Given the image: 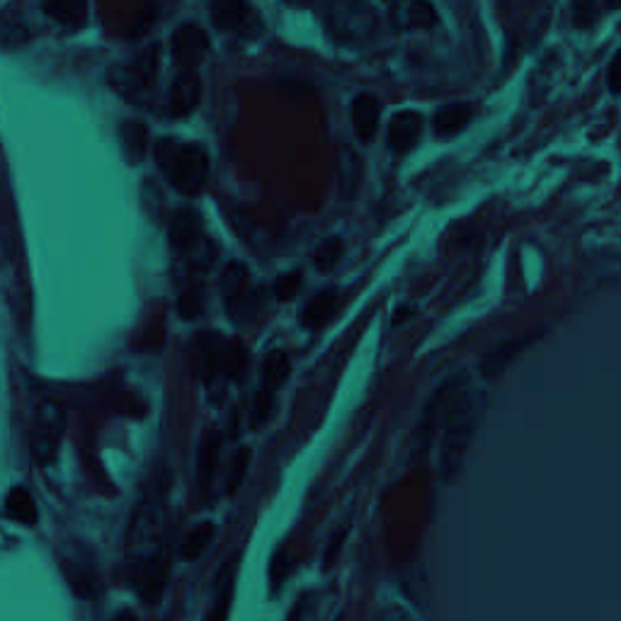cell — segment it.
<instances>
[{
	"label": "cell",
	"mask_w": 621,
	"mask_h": 621,
	"mask_svg": "<svg viewBox=\"0 0 621 621\" xmlns=\"http://www.w3.org/2000/svg\"><path fill=\"white\" fill-rule=\"evenodd\" d=\"M126 581L144 603H161L167 583V556L163 544V490H146L134 508L126 542Z\"/></svg>",
	"instance_id": "obj_1"
},
{
	"label": "cell",
	"mask_w": 621,
	"mask_h": 621,
	"mask_svg": "<svg viewBox=\"0 0 621 621\" xmlns=\"http://www.w3.org/2000/svg\"><path fill=\"white\" fill-rule=\"evenodd\" d=\"M234 581H236L234 561H226L224 566H221V571L214 581L212 607H209L204 621H226L228 607H231V595H234Z\"/></svg>",
	"instance_id": "obj_16"
},
{
	"label": "cell",
	"mask_w": 621,
	"mask_h": 621,
	"mask_svg": "<svg viewBox=\"0 0 621 621\" xmlns=\"http://www.w3.org/2000/svg\"><path fill=\"white\" fill-rule=\"evenodd\" d=\"M158 76V45L146 47L136 57L112 63L108 83L112 90L124 95L126 100H139L146 90H151Z\"/></svg>",
	"instance_id": "obj_5"
},
{
	"label": "cell",
	"mask_w": 621,
	"mask_h": 621,
	"mask_svg": "<svg viewBox=\"0 0 621 621\" xmlns=\"http://www.w3.org/2000/svg\"><path fill=\"white\" fill-rule=\"evenodd\" d=\"M423 114L415 110L396 112L392 124H388V149L394 153L413 151L420 141V134H423Z\"/></svg>",
	"instance_id": "obj_10"
},
{
	"label": "cell",
	"mask_w": 621,
	"mask_h": 621,
	"mask_svg": "<svg viewBox=\"0 0 621 621\" xmlns=\"http://www.w3.org/2000/svg\"><path fill=\"white\" fill-rule=\"evenodd\" d=\"M471 122V108L467 102H449L442 104V108L433 114V132L442 139H451L459 132L467 129V124Z\"/></svg>",
	"instance_id": "obj_15"
},
{
	"label": "cell",
	"mask_w": 621,
	"mask_h": 621,
	"mask_svg": "<svg viewBox=\"0 0 621 621\" xmlns=\"http://www.w3.org/2000/svg\"><path fill=\"white\" fill-rule=\"evenodd\" d=\"M221 297H224L228 319L236 323L250 321L262 303V291L260 287H252L244 262H228L221 272Z\"/></svg>",
	"instance_id": "obj_6"
},
{
	"label": "cell",
	"mask_w": 621,
	"mask_h": 621,
	"mask_svg": "<svg viewBox=\"0 0 621 621\" xmlns=\"http://www.w3.org/2000/svg\"><path fill=\"white\" fill-rule=\"evenodd\" d=\"M287 376H289V357H287V352L272 350V352L265 357V362H262L258 394L275 398L277 388H280L284 382H287Z\"/></svg>",
	"instance_id": "obj_17"
},
{
	"label": "cell",
	"mask_w": 621,
	"mask_h": 621,
	"mask_svg": "<svg viewBox=\"0 0 621 621\" xmlns=\"http://www.w3.org/2000/svg\"><path fill=\"white\" fill-rule=\"evenodd\" d=\"M374 621H413L410 619L403 609H398V607H388V609H378Z\"/></svg>",
	"instance_id": "obj_36"
},
{
	"label": "cell",
	"mask_w": 621,
	"mask_h": 621,
	"mask_svg": "<svg viewBox=\"0 0 621 621\" xmlns=\"http://www.w3.org/2000/svg\"><path fill=\"white\" fill-rule=\"evenodd\" d=\"M199 92H202V83H199L197 69L177 71L171 83V90H167V117H185V114L192 112L199 102Z\"/></svg>",
	"instance_id": "obj_9"
},
{
	"label": "cell",
	"mask_w": 621,
	"mask_h": 621,
	"mask_svg": "<svg viewBox=\"0 0 621 621\" xmlns=\"http://www.w3.org/2000/svg\"><path fill=\"white\" fill-rule=\"evenodd\" d=\"M156 163L165 183L183 195H197L209 181V156L192 141L161 139L156 144Z\"/></svg>",
	"instance_id": "obj_3"
},
{
	"label": "cell",
	"mask_w": 621,
	"mask_h": 621,
	"mask_svg": "<svg viewBox=\"0 0 621 621\" xmlns=\"http://www.w3.org/2000/svg\"><path fill=\"white\" fill-rule=\"evenodd\" d=\"M289 573H291V561H289L287 551H284V546H280L277 554L272 556V563H270V583H272V591L280 593Z\"/></svg>",
	"instance_id": "obj_30"
},
{
	"label": "cell",
	"mask_w": 621,
	"mask_h": 621,
	"mask_svg": "<svg viewBox=\"0 0 621 621\" xmlns=\"http://www.w3.org/2000/svg\"><path fill=\"white\" fill-rule=\"evenodd\" d=\"M435 20V8L430 3H420V0H401V3L392 5V25L398 32L433 27Z\"/></svg>",
	"instance_id": "obj_12"
},
{
	"label": "cell",
	"mask_w": 621,
	"mask_h": 621,
	"mask_svg": "<svg viewBox=\"0 0 621 621\" xmlns=\"http://www.w3.org/2000/svg\"><path fill=\"white\" fill-rule=\"evenodd\" d=\"M63 571H66V581L71 585V591L76 593V597L80 599L98 597V575H95V568L90 563L69 561L63 566Z\"/></svg>",
	"instance_id": "obj_21"
},
{
	"label": "cell",
	"mask_w": 621,
	"mask_h": 621,
	"mask_svg": "<svg viewBox=\"0 0 621 621\" xmlns=\"http://www.w3.org/2000/svg\"><path fill=\"white\" fill-rule=\"evenodd\" d=\"M214 534H216L214 522L195 524V527L189 530L185 534V539L181 542V559L183 561H197L199 556L209 549V544H212Z\"/></svg>",
	"instance_id": "obj_22"
},
{
	"label": "cell",
	"mask_w": 621,
	"mask_h": 621,
	"mask_svg": "<svg viewBox=\"0 0 621 621\" xmlns=\"http://www.w3.org/2000/svg\"><path fill=\"white\" fill-rule=\"evenodd\" d=\"M343 258V238H328L315 248L313 252V265L319 270H333L338 265V260Z\"/></svg>",
	"instance_id": "obj_28"
},
{
	"label": "cell",
	"mask_w": 621,
	"mask_h": 621,
	"mask_svg": "<svg viewBox=\"0 0 621 621\" xmlns=\"http://www.w3.org/2000/svg\"><path fill=\"white\" fill-rule=\"evenodd\" d=\"M340 185H343V195L352 197L357 185L362 181V163L357 158L355 151H340Z\"/></svg>",
	"instance_id": "obj_27"
},
{
	"label": "cell",
	"mask_w": 621,
	"mask_h": 621,
	"mask_svg": "<svg viewBox=\"0 0 621 621\" xmlns=\"http://www.w3.org/2000/svg\"><path fill=\"white\" fill-rule=\"evenodd\" d=\"M248 370V355L238 340H226L221 352V376L240 378Z\"/></svg>",
	"instance_id": "obj_26"
},
{
	"label": "cell",
	"mask_w": 621,
	"mask_h": 621,
	"mask_svg": "<svg viewBox=\"0 0 621 621\" xmlns=\"http://www.w3.org/2000/svg\"><path fill=\"white\" fill-rule=\"evenodd\" d=\"M63 433H66V410L57 403L41 406L29 435V455L39 467L54 464Z\"/></svg>",
	"instance_id": "obj_7"
},
{
	"label": "cell",
	"mask_w": 621,
	"mask_h": 621,
	"mask_svg": "<svg viewBox=\"0 0 621 621\" xmlns=\"http://www.w3.org/2000/svg\"><path fill=\"white\" fill-rule=\"evenodd\" d=\"M607 88L617 98H621V49L612 57L607 66Z\"/></svg>",
	"instance_id": "obj_34"
},
{
	"label": "cell",
	"mask_w": 621,
	"mask_h": 621,
	"mask_svg": "<svg viewBox=\"0 0 621 621\" xmlns=\"http://www.w3.org/2000/svg\"><path fill=\"white\" fill-rule=\"evenodd\" d=\"M117 136L126 158H129L132 163H139L146 146V126L139 122H122Z\"/></svg>",
	"instance_id": "obj_25"
},
{
	"label": "cell",
	"mask_w": 621,
	"mask_h": 621,
	"mask_svg": "<svg viewBox=\"0 0 621 621\" xmlns=\"http://www.w3.org/2000/svg\"><path fill=\"white\" fill-rule=\"evenodd\" d=\"M41 10H45V15L49 20H54V23L63 29L83 27L88 15V5L78 3V0H51V3L41 5Z\"/></svg>",
	"instance_id": "obj_19"
},
{
	"label": "cell",
	"mask_w": 621,
	"mask_h": 621,
	"mask_svg": "<svg viewBox=\"0 0 621 621\" xmlns=\"http://www.w3.org/2000/svg\"><path fill=\"white\" fill-rule=\"evenodd\" d=\"M350 112H352V124H355L357 136H360L362 141H372L378 129V117H382V102H378L370 92H360L352 100Z\"/></svg>",
	"instance_id": "obj_14"
},
{
	"label": "cell",
	"mask_w": 621,
	"mask_h": 621,
	"mask_svg": "<svg viewBox=\"0 0 621 621\" xmlns=\"http://www.w3.org/2000/svg\"><path fill=\"white\" fill-rule=\"evenodd\" d=\"M534 338H518V340H510V343H502L498 347H493V350L483 357V374L486 376H496L500 370H505V364L510 362L512 355H518L524 345H530Z\"/></svg>",
	"instance_id": "obj_24"
},
{
	"label": "cell",
	"mask_w": 621,
	"mask_h": 621,
	"mask_svg": "<svg viewBox=\"0 0 621 621\" xmlns=\"http://www.w3.org/2000/svg\"><path fill=\"white\" fill-rule=\"evenodd\" d=\"M335 309V291L333 289H321L319 294H313V297L303 303V309L299 313V321L303 328L315 331L321 328V325L331 319V313Z\"/></svg>",
	"instance_id": "obj_20"
},
{
	"label": "cell",
	"mask_w": 621,
	"mask_h": 621,
	"mask_svg": "<svg viewBox=\"0 0 621 621\" xmlns=\"http://www.w3.org/2000/svg\"><path fill=\"white\" fill-rule=\"evenodd\" d=\"M153 20H156V8L139 10V13L134 15L129 29H126V39H136V37H141L144 32L153 25Z\"/></svg>",
	"instance_id": "obj_33"
},
{
	"label": "cell",
	"mask_w": 621,
	"mask_h": 621,
	"mask_svg": "<svg viewBox=\"0 0 621 621\" xmlns=\"http://www.w3.org/2000/svg\"><path fill=\"white\" fill-rule=\"evenodd\" d=\"M328 29L343 45L360 47L372 41L378 29L376 10L362 0H343L328 8Z\"/></svg>",
	"instance_id": "obj_4"
},
{
	"label": "cell",
	"mask_w": 621,
	"mask_h": 621,
	"mask_svg": "<svg viewBox=\"0 0 621 621\" xmlns=\"http://www.w3.org/2000/svg\"><path fill=\"white\" fill-rule=\"evenodd\" d=\"M219 451H221V435L212 433L207 435L202 445H199L197 451V473H199V481L207 483L212 481V476L216 473L219 467Z\"/></svg>",
	"instance_id": "obj_23"
},
{
	"label": "cell",
	"mask_w": 621,
	"mask_h": 621,
	"mask_svg": "<svg viewBox=\"0 0 621 621\" xmlns=\"http://www.w3.org/2000/svg\"><path fill=\"white\" fill-rule=\"evenodd\" d=\"M248 461H250V451L246 447H240L234 455V461H231V469H228V479H226L228 496H234V493L240 488V483H244V476L248 471Z\"/></svg>",
	"instance_id": "obj_29"
},
{
	"label": "cell",
	"mask_w": 621,
	"mask_h": 621,
	"mask_svg": "<svg viewBox=\"0 0 621 621\" xmlns=\"http://www.w3.org/2000/svg\"><path fill=\"white\" fill-rule=\"evenodd\" d=\"M214 25L226 32H238V35H250L258 25V13L246 3H214L209 8Z\"/></svg>",
	"instance_id": "obj_13"
},
{
	"label": "cell",
	"mask_w": 621,
	"mask_h": 621,
	"mask_svg": "<svg viewBox=\"0 0 621 621\" xmlns=\"http://www.w3.org/2000/svg\"><path fill=\"white\" fill-rule=\"evenodd\" d=\"M5 514L13 522L25 524V527H35V524L39 522L37 502L25 486L10 488V493L5 496Z\"/></svg>",
	"instance_id": "obj_18"
},
{
	"label": "cell",
	"mask_w": 621,
	"mask_h": 621,
	"mask_svg": "<svg viewBox=\"0 0 621 621\" xmlns=\"http://www.w3.org/2000/svg\"><path fill=\"white\" fill-rule=\"evenodd\" d=\"M301 287V270H289V272H284V275H280L275 280V287H272V294L280 301H289L294 294L299 291Z\"/></svg>",
	"instance_id": "obj_31"
},
{
	"label": "cell",
	"mask_w": 621,
	"mask_h": 621,
	"mask_svg": "<svg viewBox=\"0 0 621 621\" xmlns=\"http://www.w3.org/2000/svg\"><path fill=\"white\" fill-rule=\"evenodd\" d=\"M202 291H183L181 297H177V311H181L183 319H195V315L202 313Z\"/></svg>",
	"instance_id": "obj_32"
},
{
	"label": "cell",
	"mask_w": 621,
	"mask_h": 621,
	"mask_svg": "<svg viewBox=\"0 0 621 621\" xmlns=\"http://www.w3.org/2000/svg\"><path fill=\"white\" fill-rule=\"evenodd\" d=\"M112 621H136V617L134 612H129V609H124V612H120Z\"/></svg>",
	"instance_id": "obj_37"
},
{
	"label": "cell",
	"mask_w": 621,
	"mask_h": 621,
	"mask_svg": "<svg viewBox=\"0 0 621 621\" xmlns=\"http://www.w3.org/2000/svg\"><path fill=\"white\" fill-rule=\"evenodd\" d=\"M199 236H202V219L195 209H177L167 221V240L175 250H192L199 244Z\"/></svg>",
	"instance_id": "obj_11"
},
{
	"label": "cell",
	"mask_w": 621,
	"mask_h": 621,
	"mask_svg": "<svg viewBox=\"0 0 621 621\" xmlns=\"http://www.w3.org/2000/svg\"><path fill=\"white\" fill-rule=\"evenodd\" d=\"M425 420L430 433H433V430H445L442 467H445V476H451L461 464V457H464L479 420V396L473 392L471 378L464 374L451 376L449 382L430 398Z\"/></svg>",
	"instance_id": "obj_2"
},
{
	"label": "cell",
	"mask_w": 621,
	"mask_h": 621,
	"mask_svg": "<svg viewBox=\"0 0 621 621\" xmlns=\"http://www.w3.org/2000/svg\"><path fill=\"white\" fill-rule=\"evenodd\" d=\"M599 15V10L593 8L591 3H577L573 5V23L575 27H591Z\"/></svg>",
	"instance_id": "obj_35"
},
{
	"label": "cell",
	"mask_w": 621,
	"mask_h": 621,
	"mask_svg": "<svg viewBox=\"0 0 621 621\" xmlns=\"http://www.w3.org/2000/svg\"><path fill=\"white\" fill-rule=\"evenodd\" d=\"M173 59L181 63V69H197V63L207 57L209 37L207 32L195 23H183L175 27L171 35Z\"/></svg>",
	"instance_id": "obj_8"
}]
</instances>
